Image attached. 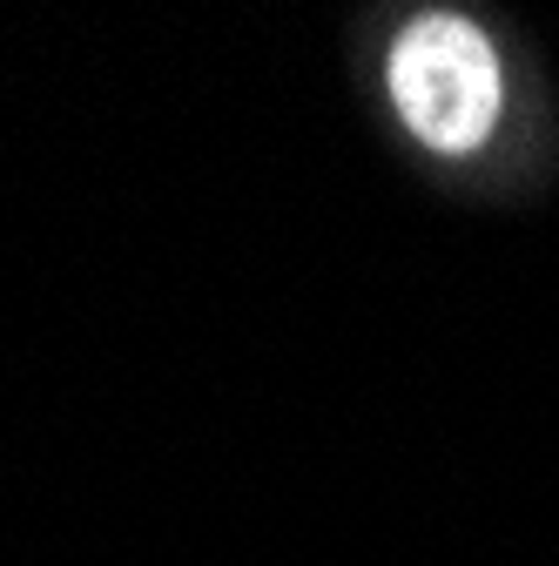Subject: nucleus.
<instances>
[{
  "mask_svg": "<svg viewBox=\"0 0 559 566\" xmlns=\"http://www.w3.org/2000/svg\"><path fill=\"white\" fill-rule=\"evenodd\" d=\"M391 95L425 149H478L499 122V54L472 21L425 14L391 48Z\"/></svg>",
  "mask_w": 559,
  "mask_h": 566,
  "instance_id": "obj_1",
  "label": "nucleus"
}]
</instances>
